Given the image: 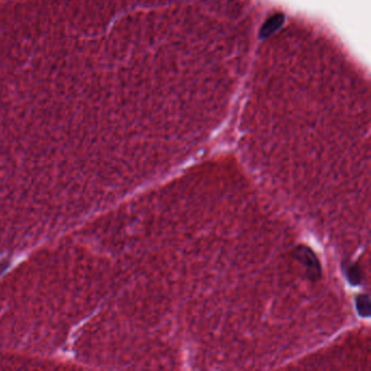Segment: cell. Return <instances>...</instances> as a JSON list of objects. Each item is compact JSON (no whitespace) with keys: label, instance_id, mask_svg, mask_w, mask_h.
Returning a JSON list of instances; mask_svg holds the SVG:
<instances>
[{"label":"cell","instance_id":"6da1fadb","mask_svg":"<svg viewBox=\"0 0 371 371\" xmlns=\"http://www.w3.org/2000/svg\"><path fill=\"white\" fill-rule=\"evenodd\" d=\"M357 306H358V309L360 310L361 315H364V316H368L369 315L370 304H369V298L367 296H361L357 300Z\"/></svg>","mask_w":371,"mask_h":371}]
</instances>
